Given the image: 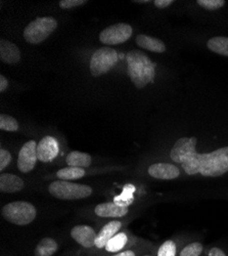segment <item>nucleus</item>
Segmentation results:
<instances>
[{
    "label": "nucleus",
    "instance_id": "nucleus-1",
    "mask_svg": "<svg viewBox=\"0 0 228 256\" xmlns=\"http://www.w3.org/2000/svg\"><path fill=\"white\" fill-rule=\"evenodd\" d=\"M197 138H181L170 151V159L180 164L188 176L219 178L228 172V146L210 153H198Z\"/></svg>",
    "mask_w": 228,
    "mask_h": 256
},
{
    "label": "nucleus",
    "instance_id": "nucleus-2",
    "mask_svg": "<svg viewBox=\"0 0 228 256\" xmlns=\"http://www.w3.org/2000/svg\"><path fill=\"white\" fill-rule=\"evenodd\" d=\"M128 75L136 88H143L155 79V65L152 60L140 50H131L126 54Z\"/></svg>",
    "mask_w": 228,
    "mask_h": 256
},
{
    "label": "nucleus",
    "instance_id": "nucleus-3",
    "mask_svg": "<svg viewBox=\"0 0 228 256\" xmlns=\"http://www.w3.org/2000/svg\"><path fill=\"white\" fill-rule=\"evenodd\" d=\"M48 190L54 198L59 200H80L92 194V188L89 186L67 180L53 182L49 184Z\"/></svg>",
    "mask_w": 228,
    "mask_h": 256
},
{
    "label": "nucleus",
    "instance_id": "nucleus-4",
    "mask_svg": "<svg viewBox=\"0 0 228 256\" xmlns=\"http://www.w3.org/2000/svg\"><path fill=\"white\" fill-rule=\"evenodd\" d=\"M1 214L4 220L13 224L27 226L36 218L37 211L29 202L15 201L6 204L1 210Z\"/></svg>",
    "mask_w": 228,
    "mask_h": 256
},
{
    "label": "nucleus",
    "instance_id": "nucleus-5",
    "mask_svg": "<svg viewBox=\"0 0 228 256\" xmlns=\"http://www.w3.org/2000/svg\"><path fill=\"white\" fill-rule=\"evenodd\" d=\"M57 27L56 20L51 16L38 18L25 28L23 36L30 44H39L51 35Z\"/></svg>",
    "mask_w": 228,
    "mask_h": 256
},
{
    "label": "nucleus",
    "instance_id": "nucleus-6",
    "mask_svg": "<svg viewBox=\"0 0 228 256\" xmlns=\"http://www.w3.org/2000/svg\"><path fill=\"white\" fill-rule=\"evenodd\" d=\"M119 60L117 52L111 48H100L91 56L90 72L93 77L108 73Z\"/></svg>",
    "mask_w": 228,
    "mask_h": 256
},
{
    "label": "nucleus",
    "instance_id": "nucleus-7",
    "mask_svg": "<svg viewBox=\"0 0 228 256\" xmlns=\"http://www.w3.org/2000/svg\"><path fill=\"white\" fill-rule=\"evenodd\" d=\"M132 27L125 23H119L103 29L99 34V40L103 44L118 46L126 42L132 35Z\"/></svg>",
    "mask_w": 228,
    "mask_h": 256
},
{
    "label": "nucleus",
    "instance_id": "nucleus-8",
    "mask_svg": "<svg viewBox=\"0 0 228 256\" xmlns=\"http://www.w3.org/2000/svg\"><path fill=\"white\" fill-rule=\"evenodd\" d=\"M37 160V142L35 140H29L22 146L18 153L17 168L23 174L31 172Z\"/></svg>",
    "mask_w": 228,
    "mask_h": 256
},
{
    "label": "nucleus",
    "instance_id": "nucleus-9",
    "mask_svg": "<svg viewBox=\"0 0 228 256\" xmlns=\"http://www.w3.org/2000/svg\"><path fill=\"white\" fill-rule=\"evenodd\" d=\"M148 172L152 178L157 180H172L179 178L180 169L171 163H155L149 167Z\"/></svg>",
    "mask_w": 228,
    "mask_h": 256
},
{
    "label": "nucleus",
    "instance_id": "nucleus-10",
    "mask_svg": "<svg viewBox=\"0 0 228 256\" xmlns=\"http://www.w3.org/2000/svg\"><path fill=\"white\" fill-rule=\"evenodd\" d=\"M58 154V144L52 136H46L37 144L38 160L47 163L51 162Z\"/></svg>",
    "mask_w": 228,
    "mask_h": 256
},
{
    "label": "nucleus",
    "instance_id": "nucleus-11",
    "mask_svg": "<svg viewBox=\"0 0 228 256\" xmlns=\"http://www.w3.org/2000/svg\"><path fill=\"white\" fill-rule=\"evenodd\" d=\"M71 237L82 247L92 248L95 246L97 234L89 226H76L71 230Z\"/></svg>",
    "mask_w": 228,
    "mask_h": 256
},
{
    "label": "nucleus",
    "instance_id": "nucleus-12",
    "mask_svg": "<svg viewBox=\"0 0 228 256\" xmlns=\"http://www.w3.org/2000/svg\"><path fill=\"white\" fill-rule=\"evenodd\" d=\"M95 214L100 218H118L125 216L128 213V208L117 205L115 202H106L98 204L94 209Z\"/></svg>",
    "mask_w": 228,
    "mask_h": 256
},
{
    "label": "nucleus",
    "instance_id": "nucleus-13",
    "mask_svg": "<svg viewBox=\"0 0 228 256\" xmlns=\"http://www.w3.org/2000/svg\"><path fill=\"white\" fill-rule=\"evenodd\" d=\"M0 58L9 65H14L20 60V52L12 42L1 39L0 40Z\"/></svg>",
    "mask_w": 228,
    "mask_h": 256
},
{
    "label": "nucleus",
    "instance_id": "nucleus-14",
    "mask_svg": "<svg viewBox=\"0 0 228 256\" xmlns=\"http://www.w3.org/2000/svg\"><path fill=\"white\" fill-rule=\"evenodd\" d=\"M121 226H122V224L120 222H117V220H113V222L107 224L97 234L95 246L98 249L105 248L107 243L118 234Z\"/></svg>",
    "mask_w": 228,
    "mask_h": 256
},
{
    "label": "nucleus",
    "instance_id": "nucleus-15",
    "mask_svg": "<svg viewBox=\"0 0 228 256\" xmlns=\"http://www.w3.org/2000/svg\"><path fill=\"white\" fill-rule=\"evenodd\" d=\"M24 188L23 180L15 174H2L0 176V190L2 193H17Z\"/></svg>",
    "mask_w": 228,
    "mask_h": 256
},
{
    "label": "nucleus",
    "instance_id": "nucleus-16",
    "mask_svg": "<svg viewBox=\"0 0 228 256\" xmlns=\"http://www.w3.org/2000/svg\"><path fill=\"white\" fill-rule=\"evenodd\" d=\"M136 44L138 46L153 52L162 54L166 52V46L162 40L149 35H138L136 37Z\"/></svg>",
    "mask_w": 228,
    "mask_h": 256
},
{
    "label": "nucleus",
    "instance_id": "nucleus-17",
    "mask_svg": "<svg viewBox=\"0 0 228 256\" xmlns=\"http://www.w3.org/2000/svg\"><path fill=\"white\" fill-rule=\"evenodd\" d=\"M91 161H92V158L89 154L77 152V151L71 152L66 158V162L69 166L79 167V168L90 166Z\"/></svg>",
    "mask_w": 228,
    "mask_h": 256
},
{
    "label": "nucleus",
    "instance_id": "nucleus-18",
    "mask_svg": "<svg viewBox=\"0 0 228 256\" xmlns=\"http://www.w3.org/2000/svg\"><path fill=\"white\" fill-rule=\"evenodd\" d=\"M208 48L220 56H228V37L216 36L208 40L207 42Z\"/></svg>",
    "mask_w": 228,
    "mask_h": 256
},
{
    "label": "nucleus",
    "instance_id": "nucleus-19",
    "mask_svg": "<svg viewBox=\"0 0 228 256\" xmlns=\"http://www.w3.org/2000/svg\"><path fill=\"white\" fill-rule=\"evenodd\" d=\"M57 243L51 238L41 240L35 248V256H51L57 251Z\"/></svg>",
    "mask_w": 228,
    "mask_h": 256
},
{
    "label": "nucleus",
    "instance_id": "nucleus-20",
    "mask_svg": "<svg viewBox=\"0 0 228 256\" xmlns=\"http://www.w3.org/2000/svg\"><path fill=\"white\" fill-rule=\"evenodd\" d=\"M85 176V170L83 168L79 167H66L58 170L56 172V176L60 180H79Z\"/></svg>",
    "mask_w": 228,
    "mask_h": 256
},
{
    "label": "nucleus",
    "instance_id": "nucleus-21",
    "mask_svg": "<svg viewBox=\"0 0 228 256\" xmlns=\"http://www.w3.org/2000/svg\"><path fill=\"white\" fill-rule=\"evenodd\" d=\"M135 192V186L132 184H126L125 186L123 188V193L119 196H116L114 198V201L117 205L123 206V207H127L129 205H131L134 201L133 198V193Z\"/></svg>",
    "mask_w": 228,
    "mask_h": 256
},
{
    "label": "nucleus",
    "instance_id": "nucleus-22",
    "mask_svg": "<svg viewBox=\"0 0 228 256\" xmlns=\"http://www.w3.org/2000/svg\"><path fill=\"white\" fill-rule=\"evenodd\" d=\"M127 241H128V237L125 232H118L116 236H114L107 243L105 249L108 252H113V253L121 251V249H123L127 244Z\"/></svg>",
    "mask_w": 228,
    "mask_h": 256
},
{
    "label": "nucleus",
    "instance_id": "nucleus-23",
    "mask_svg": "<svg viewBox=\"0 0 228 256\" xmlns=\"http://www.w3.org/2000/svg\"><path fill=\"white\" fill-rule=\"evenodd\" d=\"M205 247L202 242L194 241L183 246L180 249L178 256H202Z\"/></svg>",
    "mask_w": 228,
    "mask_h": 256
},
{
    "label": "nucleus",
    "instance_id": "nucleus-24",
    "mask_svg": "<svg viewBox=\"0 0 228 256\" xmlns=\"http://www.w3.org/2000/svg\"><path fill=\"white\" fill-rule=\"evenodd\" d=\"M178 253V246L176 241L174 240H167L165 241L158 249L157 256H177Z\"/></svg>",
    "mask_w": 228,
    "mask_h": 256
},
{
    "label": "nucleus",
    "instance_id": "nucleus-25",
    "mask_svg": "<svg viewBox=\"0 0 228 256\" xmlns=\"http://www.w3.org/2000/svg\"><path fill=\"white\" fill-rule=\"evenodd\" d=\"M0 130L4 132H14L18 130V123L13 117L1 114L0 115Z\"/></svg>",
    "mask_w": 228,
    "mask_h": 256
},
{
    "label": "nucleus",
    "instance_id": "nucleus-26",
    "mask_svg": "<svg viewBox=\"0 0 228 256\" xmlns=\"http://www.w3.org/2000/svg\"><path fill=\"white\" fill-rule=\"evenodd\" d=\"M197 4L207 10H218L225 6L224 0H198Z\"/></svg>",
    "mask_w": 228,
    "mask_h": 256
},
{
    "label": "nucleus",
    "instance_id": "nucleus-27",
    "mask_svg": "<svg viewBox=\"0 0 228 256\" xmlns=\"http://www.w3.org/2000/svg\"><path fill=\"white\" fill-rule=\"evenodd\" d=\"M85 4H87L86 0H60L58 2V6L63 10H70V8L83 6Z\"/></svg>",
    "mask_w": 228,
    "mask_h": 256
},
{
    "label": "nucleus",
    "instance_id": "nucleus-28",
    "mask_svg": "<svg viewBox=\"0 0 228 256\" xmlns=\"http://www.w3.org/2000/svg\"><path fill=\"white\" fill-rule=\"evenodd\" d=\"M11 161V155L6 150H0V170H2L9 165Z\"/></svg>",
    "mask_w": 228,
    "mask_h": 256
},
{
    "label": "nucleus",
    "instance_id": "nucleus-29",
    "mask_svg": "<svg viewBox=\"0 0 228 256\" xmlns=\"http://www.w3.org/2000/svg\"><path fill=\"white\" fill-rule=\"evenodd\" d=\"M207 256H228V254L220 247H212L207 251Z\"/></svg>",
    "mask_w": 228,
    "mask_h": 256
},
{
    "label": "nucleus",
    "instance_id": "nucleus-30",
    "mask_svg": "<svg viewBox=\"0 0 228 256\" xmlns=\"http://www.w3.org/2000/svg\"><path fill=\"white\" fill-rule=\"evenodd\" d=\"M172 4H174L173 0H155L154 2V4L158 8H166L170 6Z\"/></svg>",
    "mask_w": 228,
    "mask_h": 256
},
{
    "label": "nucleus",
    "instance_id": "nucleus-31",
    "mask_svg": "<svg viewBox=\"0 0 228 256\" xmlns=\"http://www.w3.org/2000/svg\"><path fill=\"white\" fill-rule=\"evenodd\" d=\"M8 88V81L7 79L1 75L0 76V92H3Z\"/></svg>",
    "mask_w": 228,
    "mask_h": 256
},
{
    "label": "nucleus",
    "instance_id": "nucleus-32",
    "mask_svg": "<svg viewBox=\"0 0 228 256\" xmlns=\"http://www.w3.org/2000/svg\"><path fill=\"white\" fill-rule=\"evenodd\" d=\"M114 256H135V253L131 250H126V251H123V252H120L119 254H116Z\"/></svg>",
    "mask_w": 228,
    "mask_h": 256
},
{
    "label": "nucleus",
    "instance_id": "nucleus-33",
    "mask_svg": "<svg viewBox=\"0 0 228 256\" xmlns=\"http://www.w3.org/2000/svg\"><path fill=\"white\" fill-rule=\"evenodd\" d=\"M134 2H136V4H149L150 0H146V2H144V0H135Z\"/></svg>",
    "mask_w": 228,
    "mask_h": 256
},
{
    "label": "nucleus",
    "instance_id": "nucleus-34",
    "mask_svg": "<svg viewBox=\"0 0 228 256\" xmlns=\"http://www.w3.org/2000/svg\"><path fill=\"white\" fill-rule=\"evenodd\" d=\"M144 256H150V255H144Z\"/></svg>",
    "mask_w": 228,
    "mask_h": 256
}]
</instances>
